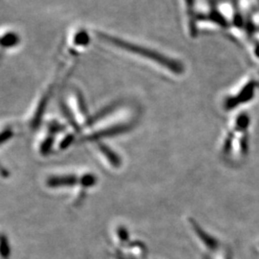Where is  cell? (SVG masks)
Instances as JSON below:
<instances>
[{"label": "cell", "instance_id": "6da1fadb", "mask_svg": "<svg viewBox=\"0 0 259 259\" xmlns=\"http://www.w3.org/2000/svg\"><path fill=\"white\" fill-rule=\"evenodd\" d=\"M99 37H101L104 41L109 42L111 46L118 47L120 49H123L127 52L136 54V55L141 56L149 61L155 62L157 65H161L162 67L171 70V72L176 73V74H182L184 72V65H182L181 62L176 61L174 59L168 58L163 54H160L159 52L151 50L147 47L138 46L133 42H128L124 39H121L116 37H112L110 35H105V34H99Z\"/></svg>", "mask_w": 259, "mask_h": 259}, {"label": "cell", "instance_id": "7a4b0ae2", "mask_svg": "<svg viewBox=\"0 0 259 259\" xmlns=\"http://www.w3.org/2000/svg\"><path fill=\"white\" fill-rule=\"evenodd\" d=\"M259 88V76L254 74L247 75L240 83L237 84V88L233 93H229V95L224 99V107L227 111L239 107L242 104L248 103L251 100L257 92Z\"/></svg>", "mask_w": 259, "mask_h": 259}, {"label": "cell", "instance_id": "3957f363", "mask_svg": "<svg viewBox=\"0 0 259 259\" xmlns=\"http://www.w3.org/2000/svg\"><path fill=\"white\" fill-rule=\"evenodd\" d=\"M186 1V8H187V14L189 17V30L191 36L196 35V19H195L194 1L193 0H185Z\"/></svg>", "mask_w": 259, "mask_h": 259}, {"label": "cell", "instance_id": "277c9868", "mask_svg": "<svg viewBox=\"0 0 259 259\" xmlns=\"http://www.w3.org/2000/svg\"><path fill=\"white\" fill-rule=\"evenodd\" d=\"M19 41V38L17 37V35L14 34H7L6 36L2 37V46L3 47H13L15 45H17Z\"/></svg>", "mask_w": 259, "mask_h": 259}]
</instances>
